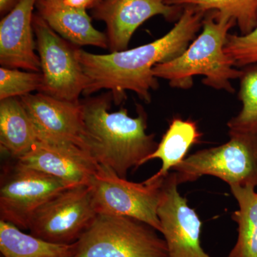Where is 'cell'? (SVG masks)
Listing matches in <instances>:
<instances>
[{
    "label": "cell",
    "instance_id": "6da1fadb",
    "mask_svg": "<svg viewBox=\"0 0 257 257\" xmlns=\"http://www.w3.org/2000/svg\"><path fill=\"white\" fill-rule=\"evenodd\" d=\"M206 15L194 7H184L180 18L165 36L131 50L96 55L77 48V59L87 78L83 94L89 96L106 89L118 105L126 99V91H132L150 103V92L159 86L154 67L185 51L202 28Z\"/></svg>",
    "mask_w": 257,
    "mask_h": 257
},
{
    "label": "cell",
    "instance_id": "7a4b0ae2",
    "mask_svg": "<svg viewBox=\"0 0 257 257\" xmlns=\"http://www.w3.org/2000/svg\"><path fill=\"white\" fill-rule=\"evenodd\" d=\"M110 92L81 101L87 135V150L98 165L126 179L128 171L145 164L158 147L155 135L147 134V115L138 106L137 117L127 109L109 111Z\"/></svg>",
    "mask_w": 257,
    "mask_h": 257
},
{
    "label": "cell",
    "instance_id": "3957f363",
    "mask_svg": "<svg viewBox=\"0 0 257 257\" xmlns=\"http://www.w3.org/2000/svg\"><path fill=\"white\" fill-rule=\"evenodd\" d=\"M236 25L234 20L209 12L204 17L202 32L180 55L153 68L157 79H164L172 87L187 89L195 76H204L208 87L234 93L231 80L239 79L241 69L225 52L229 30Z\"/></svg>",
    "mask_w": 257,
    "mask_h": 257
},
{
    "label": "cell",
    "instance_id": "277c9868",
    "mask_svg": "<svg viewBox=\"0 0 257 257\" xmlns=\"http://www.w3.org/2000/svg\"><path fill=\"white\" fill-rule=\"evenodd\" d=\"M157 231L135 218L99 214L77 241L74 257H169Z\"/></svg>",
    "mask_w": 257,
    "mask_h": 257
},
{
    "label": "cell",
    "instance_id": "5b68a950",
    "mask_svg": "<svg viewBox=\"0 0 257 257\" xmlns=\"http://www.w3.org/2000/svg\"><path fill=\"white\" fill-rule=\"evenodd\" d=\"M229 134L227 143L196 152L176 166L172 170L179 185L209 175L229 186H251L256 188L257 134Z\"/></svg>",
    "mask_w": 257,
    "mask_h": 257
},
{
    "label": "cell",
    "instance_id": "8992f818",
    "mask_svg": "<svg viewBox=\"0 0 257 257\" xmlns=\"http://www.w3.org/2000/svg\"><path fill=\"white\" fill-rule=\"evenodd\" d=\"M99 213L89 184L61 191L35 211L29 224L30 234L49 242H77Z\"/></svg>",
    "mask_w": 257,
    "mask_h": 257
},
{
    "label": "cell",
    "instance_id": "52a82bcc",
    "mask_svg": "<svg viewBox=\"0 0 257 257\" xmlns=\"http://www.w3.org/2000/svg\"><path fill=\"white\" fill-rule=\"evenodd\" d=\"M163 181L147 179L135 183L119 177L111 169L98 165L88 184L99 214L130 216L161 232L157 210Z\"/></svg>",
    "mask_w": 257,
    "mask_h": 257
},
{
    "label": "cell",
    "instance_id": "ba28073f",
    "mask_svg": "<svg viewBox=\"0 0 257 257\" xmlns=\"http://www.w3.org/2000/svg\"><path fill=\"white\" fill-rule=\"evenodd\" d=\"M42 77L38 92L61 100L79 102L87 78L77 57V47L64 40L39 14L33 15Z\"/></svg>",
    "mask_w": 257,
    "mask_h": 257
},
{
    "label": "cell",
    "instance_id": "9c48e42d",
    "mask_svg": "<svg viewBox=\"0 0 257 257\" xmlns=\"http://www.w3.org/2000/svg\"><path fill=\"white\" fill-rule=\"evenodd\" d=\"M14 160L3 167L0 179V220L29 230L35 211L61 191L72 187Z\"/></svg>",
    "mask_w": 257,
    "mask_h": 257
},
{
    "label": "cell",
    "instance_id": "30bf717a",
    "mask_svg": "<svg viewBox=\"0 0 257 257\" xmlns=\"http://www.w3.org/2000/svg\"><path fill=\"white\" fill-rule=\"evenodd\" d=\"M178 186L175 172H170L161 187L157 210L169 257H211L201 246L202 222L179 194Z\"/></svg>",
    "mask_w": 257,
    "mask_h": 257
},
{
    "label": "cell",
    "instance_id": "8fae6325",
    "mask_svg": "<svg viewBox=\"0 0 257 257\" xmlns=\"http://www.w3.org/2000/svg\"><path fill=\"white\" fill-rule=\"evenodd\" d=\"M183 10L165 0H102L92 15L106 24L109 48L115 52L127 50L134 33L149 19L161 15L173 21L179 20Z\"/></svg>",
    "mask_w": 257,
    "mask_h": 257
},
{
    "label": "cell",
    "instance_id": "7c38bea8",
    "mask_svg": "<svg viewBox=\"0 0 257 257\" xmlns=\"http://www.w3.org/2000/svg\"><path fill=\"white\" fill-rule=\"evenodd\" d=\"M19 98L35 125L38 140L72 143L87 150L81 101L61 100L40 92Z\"/></svg>",
    "mask_w": 257,
    "mask_h": 257
},
{
    "label": "cell",
    "instance_id": "4fadbf2b",
    "mask_svg": "<svg viewBox=\"0 0 257 257\" xmlns=\"http://www.w3.org/2000/svg\"><path fill=\"white\" fill-rule=\"evenodd\" d=\"M19 163L69 184H87L98 164L82 147L64 142L38 140Z\"/></svg>",
    "mask_w": 257,
    "mask_h": 257
},
{
    "label": "cell",
    "instance_id": "5bb4252c",
    "mask_svg": "<svg viewBox=\"0 0 257 257\" xmlns=\"http://www.w3.org/2000/svg\"><path fill=\"white\" fill-rule=\"evenodd\" d=\"M37 0H20L0 22V64L8 68L30 72L41 70L40 57L35 53L32 25Z\"/></svg>",
    "mask_w": 257,
    "mask_h": 257
},
{
    "label": "cell",
    "instance_id": "9a60e30c",
    "mask_svg": "<svg viewBox=\"0 0 257 257\" xmlns=\"http://www.w3.org/2000/svg\"><path fill=\"white\" fill-rule=\"evenodd\" d=\"M35 7L47 25L72 45L109 47L107 36L94 28L87 10L71 8L62 0H37Z\"/></svg>",
    "mask_w": 257,
    "mask_h": 257
},
{
    "label": "cell",
    "instance_id": "2e32d148",
    "mask_svg": "<svg viewBox=\"0 0 257 257\" xmlns=\"http://www.w3.org/2000/svg\"><path fill=\"white\" fill-rule=\"evenodd\" d=\"M38 140L28 113L19 97L0 100V147L13 160L28 153Z\"/></svg>",
    "mask_w": 257,
    "mask_h": 257
},
{
    "label": "cell",
    "instance_id": "e0dca14e",
    "mask_svg": "<svg viewBox=\"0 0 257 257\" xmlns=\"http://www.w3.org/2000/svg\"><path fill=\"white\" fill-rule=\"evenodd\" d=\"M202 134L197 123L192 120L174 118L157 150L147 157L145 163L155 159L162 161V167L150 180L165 179L170 171L185 159L187 152L193 145L200 143Z\"/></svg>",
    "mask_w": 257,
    "mask_h": 257
},
{
    "label": "cell",
    "instance_id": "ac0fdd59",
    "mask_svg": "<svg viewBox=\"0 0 257 257\" xmlns=\"http://www.w3.org/2000/svg\"><path fill=\"white\" fill-rule=\"evenodd\" d=\"M0 251L3 257H74L77 242L68 245L49 242L0 220Z\"/></svg>",
    "mask_w": 257,
    "mask_h": 257
},
{
    "label": "cell",
    "instance_id": "d6986e66",
    "mask_svg": "<svg viewBox=\"0 0 257 257\" xmlns=\"http://www.w3.org/2000/svg\"><path fill=\"white\" fill-rule=\"evenodd\" d=\"M239 209L231 214L238 236L227 257H257V192L251 186H229Z\"/></svg>",
    "mask_w": 257,
    "mask_h": 257
},
{
    "label": "cell",
    "instance_id": "ffe728a7",
    "mask_svg": "<svg viewBox=\"0 0 257 257\" xmlns=\"http://www.w3.org/2000/svg\"><path fill=\"white\" fill-rule=\"evenodd\" d=\"M167 5L194 7L208 13L216 12L219 16L233 19L240 35H246L257 26V0H165Z\"/></svg>",
    "mask_w": 257,
    "mask_h": 257
},
{
    "label": "cell",
    "instance_id": "44dd1931",
    "mask_svg": "<svg viewBox=\"0 0 257 257\" xmlns=\"http://www.w3.org/2000/svg\"><path fill=\"white\" fill-rule=\"evenodd\" d=\"M241 69L239 99L241 111L228 121L229 133L257 134V63Z\"/></svg>",
    "mask_w": 257,
    "mask_h": 257
},
{
    "label": "cell",
    "instance_id": "7402d4cb",
    "mask_svg": "<svg viewBox=\"0 0 257 257\" xmlns=\"http://www.w3.org/2000/svg\"><path fill=\"white\" fill-rule=\"evenodd\" d=\"M42 74L24 72L19 69L0 68V100L8 98L21 97L31 94L41 87Z\"/></svg>",
    "mask_w": 257,
    "mask_h": 257
},
{
    "label": "cell",
    "instance_id": "603a6c76",
    "mask_svg": "<svg viewBox=\"0 0 257 257\" xmlns=\"http://www.w3.org/2000/svg\"><path fill=\"white\" fill-rule=\"evenodd\" d=\"M225 52L234 60L235 67L243 68L257 63V26L246 35H228Z\"/></svg>",
    "mask_w": 257,
    "mask_h": 257
},
{
    "label": "cell",
    "instance_id": "cb8c5ba5",
    "mask_svg": "<svg viewBox=\"0 0 257 257\" xmlns=\"http://www.w3.org/2000/svg\"><path fill=\"white\" fill-rule=\"evenodd\" d=\"M102 0H64V3L76 9H94Z\"/></svg>",
    "mask_w": 257,
    "mask_h": 257
},
{
    "label": "cell",
    "instance_id": "d4e9b609",
    "mask_svg": "<svg viewBox=\"0 0 257 257\" xmlns=\"http://www.w3.org/2000/svg\"><path fill=\"white\" fill-rule=\"evenodd\" d=\"M20 0H0V13L6 15L15 8Z\"/></svg>",
    "mask_w": 257,
    "mask_h": 257
},
{
    "label": "cell",
    "instance_id": "484cf974",
    "mask_svg": "<svg viewBox=\"0 0 257 257\" xmlns=\"http://www.w3.org/2000/svg\"><path fill=\"white\" fill-rule=\"evenodd\" d=\"M62 1H64V0H62Z\"/></svg>",
    "mask_w": 257,
    "mask_h": 257
},
{
    "label": "cell",
    "instance_id": "4316f807",
    "mask_svg": "<svg viewBox=\"0 0 257 257\" xmlns=\"http://www.w3.org/2000/svg\"><path fill=\"white\" fill-rule=\"evenodd\" d=\"M1 257H3V256H1Z\"/></svg>",
    "mask_w": 257,
    "mask_h": 257
}]
</instances>
